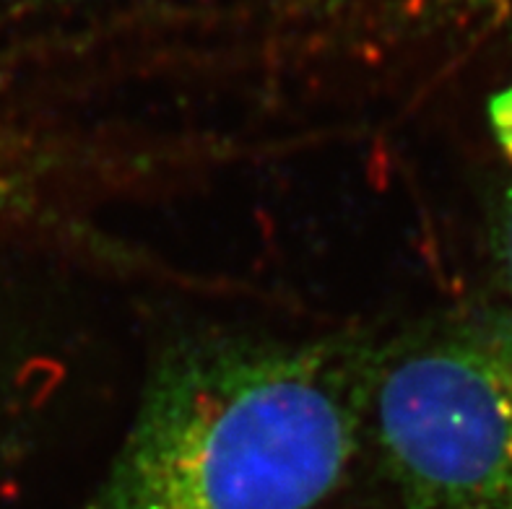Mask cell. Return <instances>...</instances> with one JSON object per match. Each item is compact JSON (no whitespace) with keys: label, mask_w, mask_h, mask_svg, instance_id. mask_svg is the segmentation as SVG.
Returning a JSON list of instances; mask_svg holds the SVG:
<instances>
[{"label":"cell","mask_w":512,"mask_h":509,"mask_svg":"<svg viewBox=\"0 0 512 509\" xmlns=\"http://www.w3.org/2000/svg\"><path fill=\"white\" fill-rule=\"evenodd\" d=\"M377 354L193 338L151 372L89 509H312L357 458Z\"/></svg>","instance_id":"cell-1"},{"label":"cell","mask_w":512,"mask_h":509,"mask_svg":"<svg viewBox=\"0 0 512 509\" xmlns=\"http://www.w3.org/2000/svg\"><path fill=\"white\" fill-rule=\"evenodd\" d=\"M367 419L409 509H512V312L377 354Z\"/></svg>","instance_id":"cell-2"},{"label":"cell","mask_w":512,"mask_h":509,"mask_svg":"<svg viewBox=\"0 0 512 509\" xmlns=\"http://www.w3.org/2000/svg\"><path fill=\"white\" fill-rule=\"evenodd\" d=\"M411 13L427 19H448L461 24L505 26L512 24V0H401Z\"/></svg>","instance_id":"cell-3"},{"label":"cell","mask_w":512,"mask_h":509,"mask_svg":"<svg viewBox=\"0 0 512 509\" xmlns=\"http://www.w3.org/2000/svg\"><path fill=\"white\" fill-rule=\"evenodd\" d=\"M497 258H500V271L502 278H505L507 294L512 299V187L507 190L500 211V224H497Z\"/></svg>","instance_id":"cell-4"},{"label":"cell","mask_w":512,"mask_h":509,"mask_svg":"<svg viewBox=\"0 0 512 509\" xmlns=\"http://www.w3.org/2000/svg\"><path fill=\"white\" fill-rule=\"evenodd\" d=\"M489 120H492L494 136L505 154L512 159V86L500 91L489 104Z\"/></svg>","instance_id":"cell-5"},{"label":"cell","mask_w":512,"mask_h":509,"mask_svg":"<svg viewBox=\"0 0 512 509\" xmlns=\"http://www.w3.org/2000/svg\"><path fill=\"white\" fill-rule=\"evenodd\" d=\"M68 3H84V0H68Z\"/></svg>","instance_id":"cell-6"}]
</instances>
